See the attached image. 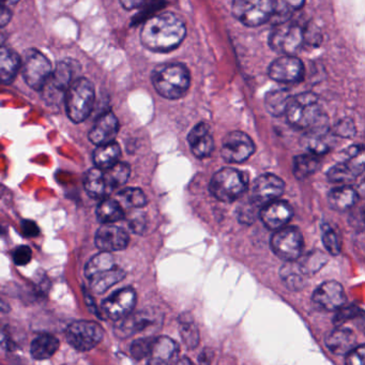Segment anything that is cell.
<instances>
[{
  "label": "cell",
  "instance_id": "obj_17",
  "mask_svg": "<svg viewBox=\"0 0 365 365\" xmlns=\"http://www.w3.org/2000/svg\"><path fill=\"white\" fill-rule=\"evenodd\" d=\"M312 300L324 311L334 312L346 304L345 290L335 281L324 282L314 292Z\"/></svg>",
  "mask_w": 365,
  "mask_h": 365
},
{
  "label": "cell",
  "instance_id": "obj_40",
  "mask_svg": "<svg viewBox=\"0 0 365 365\" xmlns=\"http://www.w3.org/2000/svg\"><path fill=\"white\" fill-rule=\"evenodd\" d=\"M350 320H356L359 324L365 327V313L361 311L356 305H344L341 309H337L336 315L334 316V324L337 327L343 326Z\"/></svg>",
  "mask_w": 365,
  "mask_h": 365
},
{
  "label": "cell",
  "instance_id": "obj_30",
  "mask_svg": "<svg viewBox=\"0 0 365 365\" xmlns=\"http://www.w3.org/2000/svg\"><path fill=\"white\" fill-rule=\"evenodd\" d=\"M120 155V147L117 143L112 142L101 145V146H98L93 153V163H95L96 168H100V170H108L118 163Z\"/></svg>",
  "mask_w": 365,
  "mask_h": 365
},
{
  "label": "cell",
  "instance_id": "obj_42",
  "mask_svg": "<svg viewBox=\"0 0 365 365\" xmlns=\"http://www.w3.org/2000/svg\"><path fill=\"white\" fill-rule=\"evenodd\" d=\"M322 238L324 247L331 255L336 256L341 253V240H339V235L336 234L333 228L329 225H322Z\"/></svg>",
  "mask_w": 365,
  "mask_h": 365
},
{
  "label": "cell",
  "instance_id": "obj_32",
  "mask_svg": "<svg viewBox=\"0 0 365 365\" xmlns=\"http://www.w3.org/2000/svg\"><path fill=\"white\" fill-rule=\"evenodd\" d=\"M292 98L286 89H277L267 93L264 98V106L269 114L279 117L286 114Z\"/></svg>",
  "mask_w": 365,
  "mask_h": 365
},
{
  "label": "cell",
  "instance_id": "obj_3",
  "mask_svg": "<svg viewBox=\"0 0 365 365\" xmlns=\"http://www.w3.org/2000/svg\"><path fill=\"white\" fill-rule=\"evenodd\" d=\"M153 87L161 97L175 100L182 98L191 84L189 70L182 63H165L153 70Z\"/></svg>",
  "mask_w": 365,
  "mask_h": 365
},
{
  "label": "cell",
  "instance_id": "obj_7",
  "mask_svg": "<svg viewBox=\"0 0 365 365\" xmlns=\"http://www.w3.org/2000/svg\"><path fill=\"white\" fill-rule=\"evenodd\" d=\"M365 170V146L354 145L344 151L343 161L335 164L328 172V180L333 183H347L356 180Z\"/></svg>",
  "mask_w": 365,
  "mask_h": 365
},
{
  "label": "cell",
  "instance_id": "obj_49",
  "mask_svg": "<svg viewBox=\"0 0 365 365\" xmlns=\"http://www.w3.org/2000/svg\"><path fill=\"white\" fill-rule=\"evenodd\" d=\"M322 38L319 31L315 26H307L304 29V41L309 46H318Z\"/></svg>",
  "mask_w": 365,
  "mask_h": 365
},
{
  "label": "cell",
  "instance_id": "obj_25",
  "mask_svg": "<svg viewBox=\"0 0 365 365\" xmlns=\"http://www.w3.org/2000/svg\"><path fill=\"white\" fill-rule=\"evenodd\" d=\"M22 59L18 53L4 46L0 51V78L4 84L14 82L19 70L22 67Z\"/></svg>",
  "mask_w": 365,
  "mask_h": 365
},
{
  "label": "cell",
  "instance_id": "obj_45",
  "mask_svg": "<svg viewBox=\"0 0 365 365\" xmlns=\"http://www.w3.org/2000/svg\"><path fill=\"white\" fill-rule=\"evenodd\" d=\"M258 209H260V207L254 204L251 200H249V202H245V204L241 205L239 207L238 212H237L239 222L243 224L253 223V222H255L256 217H257Z\"/></svg>",
  "mask_w": 365,
  "mask_h": 365
},
{
  "label": "cell",
  "instance_id": "obj_14",
  "mask_svg": "<svg viewBox=\"0 0 365 365\" xmlns=\"http://www.w3.org/2000/svg\"><path fill=\"white\" fill-rule=\"evenodd\" d=\"M285 190V182L279 177L273 174H264L254 181L250 200L262 208L269 202H274L281 197Z\"/></svg>",
  "mask_w": 365,
  "mask_h": 365
},
{
  "label": "cell",
  "instance_id": "obj_15",
  "mask_svg": "<svg viewBox=\"0 0 365 365\" xmlns=\"http://www.w3.org/2000/svg\"><path fill=\"white\" fill-rule=\"evenodd\" d=\"M268 74L274 82L296 84L304 76V66L294 55H284L271 63Z\"/></svg>",
  "mask_w": 365,
  "mask_h": 365
},
{
  "label": "cell",
  "instance_id": "obj_11",
  "mask_svg": "<svg viewBox=\"0 0 365 365\" xmlns=\"http://www.w3.org/2000/svg\"><path fill=\"white\" fill-rule=\"evenodd\" d=\"M68 343L78 351H88L99 345L103 339V329L97 322H73L68 327L65 332Z\"/></svg>",
  "mask_w": 365,
  "mask_h": 365
},
{
  "label": "cell",
  "instance_id": "obj_16",
  "mask_svg": "<svg viewBox=\"0 0 365 365\" xmlns=\"http://www.w3.org/2000/svg\"><path fill=\"white\" fill-rule=\"evenodd\" d=\"M136 304V292L133 288L117 290L102 302V311L108 319H123L132 313Z\"/></svg>",
  "mask_w": 365,
  "mask_h": 365
},
{
  "label": "cell",
  "instance_id": "obj_37",
  "mask_svg": "<svg viewBox=\"0 0 365 365\" xmlns=\"http://www.w3.org/2000/svg\"><path fill=\"white\" fill-rule=\"evenodd\" d=\"M319 155H301L294 158V175L296 178L302 179L313 175L318 170L320 165Z\"/></svg>",
  "mask_w": 365,
  "mask_h": 365
},
{
  "label": "cell",
  "instance_id": "obj_43",
  "mask_svg": "<svg viewBox=\"0 0 365 365\" xmlns=\"http://www.w3.org/2000/svg\"><path fill=\"white\" fill-rule=\"evenodd\" d=\"M327 262V257L324 255L322 252H312V253L307 254L302 262H299L302 267L303 271L305 274H313V273L317 272L320 268H322L324 264Z\"/></svg>",
  "mask_w": 365,
  "mask_h": 365
},
{
  "label": "cell",
  "instance_id": "obj_18",
  "mask_svg": "<svg viewBox=\"0 0 365 365\" xmlns=\"http://www.w3.org/2000/svg\"><path fill=\"white\" fill-rule=\"evenodd\" d=\"M157 322L153 312L140 311L135 314H130L123 319L117 320L115 324V334L120 339H127L136 333L146 330Z\"/></svg>",
  "mask_w": 365,
  "mask_h": 365
},
{
  "label": "cell",
  "instance_id": "obj_46",
  "mask_svg": "<svg viewBox=\"0 0 365 365\" xmlns=\"http://www.w3.org/2000/svg\"><path fill=\"white\" fill-rule=\"evenodd\" d=\"M332 132L335 136H339V138H351L356 135V125L351 119L344 118L334 125Z\"/></svg>",
  "mask_w": 365,
  "mask_h": 365
},
{
  "label": "cell",
  "instance_id": "obj_9",
  "mask_svg": "<svg viewBox=\"0 0 365 365\" xmlns=\"http://www.w3.org/2000/svg\"><path fill=\"white\" fill-rule=\"evenodd\" d=\"M304 43V29L289 21L275 25L269 37L270 48L284 55L296 54Z\"/></svg>",
  "mask_w": 365,
  "mask_h": 365
},
{
  "label": "cell",
  "instance_id": "obj_27",
  "mask_svg": "<svg viewBox=\"0 0 365 365\" xmlns=\"http://www.w3.org/2000/svg\"><path fill=\"white\" fill-rule=\"evenodd\" d=\"M334 133L329 127L307 132V148L314 155H322L328 153L334 142Z\"/></svg>",
  "mask_w": 365,
  "mask_h": 365
},
{
  "label": "cell",
  "instance_id": "obj_41",
  "mask_svg": "<svg viewBox=\"0 0 365 365\" xmlns=\"http://www.w3.org/2000/svg\"><path fill=\"white\" fill-rule=\"evenodd\" d=\"M119 197L127 206L132 208H142L147 205V198L144 192L136 187H128L119 193Z\"/></svg>",
  "mask_w": 365,
  "mask_h": 365
},
{
  "label": "cell",
  "instance_id": "obj_13",
  "mask_svg": "<svg viewBox=\"0 0 365 365\" xmlns=\"http://www.w3.org/2000/svg\"><path fill=\"white\" fill-rule=\"evenodd\" d=\"M254 151L255 145L245 132H230L222 144V157L228 163H242L253 155Z\"/></svg>",
  "mask_w": 365,
  "mask_h": 365
},
{
  "label": "cell",
  "instance_id": "obj_38",
  "mask_svg": "<svg viewBox=\"0 0 365 365\" xmlns=\"http://www.w3.org/2000/svg\"><path fill=\"white\" fill-rule=\"evenodd\" d=\"M130 166L125 163H117L113 168L104 170L106 175V182L112 191L115 189H118L121 185H125L127 183L128 179L130 177Z\"/></svg>",
  "mask_w": 365,
  "mask_h": 365
},
{
  "label": "cell",
  "instance_id": "obj_4",
  "mask_svg": "<svg viewBox=\"0 0 365 365\" xmlns=\"http://www.w3.org/2000/svg\"><path fill=\"white\" fill-rule=\"evenodd\" d=\"M95 87L88 78L74 81L66 96V110L73 123H81L88 118L95 104Z\"/></svg>",
  "mask_w": 365,
  "mask_h": 365
},
{
  "label": "cell",
  "instance_id": "obj_21",
  "mask_svg": "<svg viewBox=\"0 0 365 365\" xmlns=\"http://www.w3.org/2000/svg\"><path fill=\"white\" fill-rule=\"evenodd\" d=\"M119 131V123L112 112L100 116L89 132V140L97 146L114 142Z\"/></svg>",
  "mask_w": 365,
  "mask_h": 365
},
{
  "label": "cell",
  "instance_id": "obj_53",
  "mask_svg": "<svg viewBox=\"0 0 365 365\" xmlns=\"http://www.w3.org/2000/svg\"><path fill=\"white\" fill-rule=\"evenodd\" d=\"M359 197L364 198L365 200V178L363 179L362 182L359 185L358 190Z\"/></svg>",
  "mask_w": 365,
  "mask_h": 365
},
{
  "label": "cell",
  "instance_id": "obj_8",
  "mask_svg": "<svg viewBox=\"0 0 365 365\" xmlns=\"http://www.w3.org/2000/svg\"><path fill=\"white\" fill-rule=\"evenodd\" d=\"M275 0H232L235 18L247 27H257L270 22Z\"/></svg>",
  "mask_w": 365,
  "mask_h": 365
},
{
  "label": "cell",
  "instance_id": "obj_36",
  "mask_svg": "<svg viewBox=\"0 0 365 365\" xmlns=\"http://www.w3.org/2000/svg\"><path fill=\"white\" fill-rule=\"evenodd\" d=\"M125 211L120 205L110 198H103L97 208V217L100 223L110 224L125 219Z\"/></svg>",
  "mask_w": 365,
  "mask_h": 365
},
{
  "label": "cell",
  "instance_id": "obj_29",
  "mask_svg": "<svg viewBox=\"0 0 365 365\" xmlns=\"http://www.w3.org/2000/svg\"><path fill=\"white\" fill-rule=\"evenodd\" d=\"M59 348V341L54 335L44 333L34 339L31 346V356L36 360L52 358Z\"/></svg>",
  "mask_w": 365,
  "mask_h": 365
},
{
  "label": "cell",
  "instance_id": "obj_50",
  "mask_svg": "<svg viewBox=\"0 0 365 365\" xmlns=\"http://www.w3.org/2000/svg\"><path fill=\"white\" fill-rule=\"evenodd\" d=\"M22 230L23 234L25 236L29 237V238L37 237L40 234V230L37 224L34 221H31V220H24L22 222Z\"/></svg>",
  "mask_w": 365,
  "mask_h": 365
},
{
  "label": "cell",
  "instance_id": "obj_5",
  "mask_svg": "<svg viewBox=\"0 0 365 365\" xmlns=\"http://www.w3.org/2000/svg\"><path fill=\"white\" fill-rule=\"evenodd\" d=\"M247 177L235 168H222L213 175L209 190L217 200L232 202L240 198L247 189Z\"/></svg>",
  "mask_w": 365,
  "mask_h": 365
},
{
  "label": "cell",
  "instance_id": "obj_23",
  "mask_svg": "<svg viewBox=\"0 0 365 365\" xmlns=\"http://www.w3.org/2000/svg\"><path fill=\"white\" fill-rule=\"evenodd\" d=\"M324 341L332 354L346 356L350 350L356 347V336L354 331L339 326L327 334Z\"/></svg>",
  "mask_w": 365,
  "mask_h": 365
},
{
  "label": "cell",
  "instance_id": "obj_44",
  "mask_svg": "<svg viewBox=\"0 0 365 365\" xmlns=\"http://www.w3.org/2000/svg\"><path fill=\"white\" fill-rule=\"evenodd\" d=\"M153 339L155 337H146V339H140L132 343L130 351L132 356L135 360H143V359H148L153 349Z\"/></svg>",
  "mask_w": 365,
  "mask_h": 365
},
{
  "label": "cell",
  "instance_id": "obj_35",
  "mask_svg": "<svg viewBox=\"0 0 365 365\" xmlns=\"http://www.w3.org/2000/svg\"><path fill=\"white\" fill-rule=\"evenodd\" d=\"M115 264L114 256L110 252L102 251L98 255L93 256L85 267V275L87 279H91L110 269L114 268Z\"/></svg>",
  "mask_w": 365,
  "mask_h": 365
},
{
  "label": "cell",
  "instance_id": "obj_10",
  "mask_svg": "<svg viewBox=\"0 0 365 365\" xmlns=\"http://www.w3.org/2000/svg\"><path fill=\"white\" fill-rule=\"evenodd\" d=\"M271 249L275 255L285 262H296L304 247L302 232L294 226L277 230L271 238Z\"/></svg>",
  "mask_w": 365,
  "mask_h": 365
},
{
  "label": "cell",
  "instance_id": "obj_47",
  "mask_svg": "<svg viewBox=\"0 0 365 365\" xmlns=\"http://www.w3.org/2000/svg\"><path fill=\"white\" fill-rule=\"evenodd\" d=\"M12 257H14V264H18V266H25L33 258V251L27 245H21V247L14 250Z\"/></svg>",
  "mask_w": 365,
  "mask_h": 365
},
{
  "label": "cell",
  "instance_id": "obj_33",
  "mask_svg": "<svg viewBox=\"0 0 365 365\" xmlns=\"http://www.w3.org/2000/svg\"><path fill=\"white\" fill-rule=\"evenodd\" d=\"M125 277V271L120 267L115 266L114 268L89 279V282H91V288L96 294H103L108 288L123 281Z\"/></svg>",
  "mask_w": 365,
  "mask_h": 365
},
{
  "label": "cell",
  "instance_id": "obj_12",
  "mask_svg": "<svg viewBox=\"0 0 365 365\" xmlns=\"http://www.w3.org/2000/svg\"><path fill=\"white\" fill-rule=\"evenodd\" d=\"M22 72L27 85L36 91H41L52 76L53 70L50 61L41 52L29 50L25 52Z\"/></svg>",
  "mask_w": 365,
  "mask_h": 365
},
{
  "label": "cell",
  "instance_id": "obj_19",
  "mask_svg": "<svg viewBox=\"0 0 365 365\" xmlns=\"http://www.w3.org/2000/svg\"><path fill=\"white\" fill-rule=\"evenodd\" d=\"M294 215L292 207L284 200H274L260 209L259 217L269 230H277L285 227Z\"/></svg>",
  "mask_w": 365,
  "mask_h": 365
},
{
  "label": "cell",
  "instance_id": "obj_6",
  "mask_svg": "<svg viewBox=\"0 0 365 365\" xmlns=\"http://www.w3.org/2000/svg\"><path fill=\"white\" fill-rule=\"evenodd\" d=\"M78 63L72 61H63L53 70L52 76L42 88L43 100L51 106H58L66 100L68 91L76 76Z\"/></svg>",
  "mask_w": 365,
  "mask_h": 365
},
{
  "label": "cell",
  "instance_id": "obj_2",
  "mask_svg": "<svg viewBox=\"0 0 365 365\" xmlns=\"http://www.w3.org/2000/svg\"><path fill=\"white\" fill-rule=\"evenodd\" d=\"M286 117L290 125L305 132L328 127V117L322 110L317 96L312 93L292 98Z\"/></svg>",
  "mask_w": 365,
  "mask_h": 365
},
{
  "label": "cell",
  "instance_id": "obj_39",
  "mask_svg": "<svg viewBox=\"0 0 365 365\" xmlns=\"http://www.w3.org/2000/svg\"><path fill=\"white\" fill-rule=\"evenodd\" d=\"M179 324H180V333L183 343L190 349H194L200 343V332H198L197 327L195 326L190 315H183Z\"/></svg>",
  "mask_w": 365,
  "mask_h": 365
},
{
  "label": "cell",
  "instance_id": "obj_48",
  "mask_svg": "<svg viewBox=\"0 0 365 365\" xmlns=\"http://www.w3.org/2000/svg\"><path fill=\"white\" fill-rule=\"evenodd\" d=\"M345 356L346 364L365 365V345L356 346Z\"/></svg>",
  "mask_w": 365,
  "mask_h": 365
},
{
  "label": "cell",
  "instance_id": "obj_54",
  "mask_svg": "<svg viewBox=\"0 0 365 365\" xmlns=\"http://www.w3.org/2000/svg\"><path fill=\"white\" fill-rule=\"evenodd\" d=\"M4 4H7V5H14V4L19 3L20 0H3Z\"/></svg>",
  "mask_w": 365,
  "mask_h": 365
},
{
  "label": "cell",
  "instance_id": "obj_1",
  "mask_svg": "<svg viewBox=\"0 0 365 365\" xmlns=\"http://www.w3.org/2000/svg\"><path fill=\"white\" fill-rule=\"evenodd\" d=\"M187 29L176 14L165 12L148 19L140 31L143 46L153 52L168 53L180 46Z\"/></svg>",
  "mask_w": 365,
  "mask_h": 365
},
{
  "label": "cell",
  "instance_id": "obj_31",
  "mask_svg": "<svg viewBox=\"0 0 365 365\" xmlns=\"http://www.w3.org/2000/svg\"><path fill=\"white\" fill-rule=\"evenodd\" d=\"M305 272L299 262H286L279 271V277L290 290H300L304 287Z\"/></svg>",
  "mask_w": 365,
  "mask_h": 365
},
{
  "label": "cell",
  "instance_id": "obj_20",
  "mask_svg": "<svg viewBox=\"0 0 365 365\" xmlns=\"http://www.w3.org/2000/svg\"><path fill=\"white\" fill-rule=\"evenodd\" d=\"M129 235L123 228L104 224L96 234L95 242L98 249L106 252L123 251L129 245Z\"/></svg>",
  "mask_w": 365,
  "mask_h": 365
},
{
  "label": "cell",
  "instance_id": "obj_51",
  "mask_svg": "<svg viewBox=\"0 0 365 365\" xmlns=\"http://www.w3.org/2000/svg\"><path fill=\"white\" fill-rule=\"evenodd\" d=\"M125 9L133 10L140 8L146 0H119Z\"/></svg>",
  "mask_w": 365,
  "mask_h": 365
},
{
  "label": "cell",
  "instance_id": "obj_34",
  "mask_svg": "<svg viewBox=\"0 0 365 365\" xmlns=\"http://www.w3.org/2000/svg\"><path fill=\"white\" fill-rule=\"evenodd\" d=\"M304 4L305 0H275L274 12L271 22L274 26L288 22L292 14L300 10Z\"/></svg>",
  "mask_w": 365,
  "mask_h": 365
},
{
  "label": "cell",
  "instance_id": "obj_26",
  "mask_svg": "<svg viewBox=\"0 0 365 365\" xmlns=\"http://www.w3.org/2000/svg\"><path fill=\"white\" fill-rule=\"evenodd\" d=\"M84 187L87 193L93 198H106L112 190L108 187L106 182L104 170L100 168H91L85 175Z\"/></svg>",
  "mask_w": 365,
  "mask_h": 365
},
{
  "label": "cell",
  "instance_id": "obj_28",
  "mask_svg": "<svg viewBox=\"0 0 365 365\" xmlns=\"http://www.w3.org/2000/svg\"><path fill=\"white\" fill-rule=\"evenodd\" d=\"M359 194L354 187L343 185L332 190L328 195L329 206L335 211H347L358 202Z\"/></svg>",
  "mask_w": 365,
  "mask_h": 365
},
{
  "label": "cell",
  "instance_id": "obj_22",
  "mask_svg": "<svg viewBox=\"0 0 365 365\" xmlns=\"http://www.w3.org/2000/svg\"><path fill=\"white\" fill-rule=\"evenodd\" d=\"M187 142L191 147L192 153L198 159L208 158L215 148L210 128L205 123H198L191 130L187 136Z\"/></svg>",
  "mask_w": 365,
  "mask_h": 365
},
{
  "label": "cell",
  "instance_id": "obj_52",
  "mask_svg": "<svg viewBox=\"0 0 365 365\" xmlns=\"http://www.w3.org/2000/svg\"><path fill=\"white\" fill-rule=\"evenodd\" d=\"M11 16L12 14L10 10L6 6H4L3 9H1V14H0V24H1V27H5L10 22Z\"/></svg>",
  "mask_w": 365,
  "mask_h": 365
},
{
  "label": "cell",
  "instance_id": "obj_24",
  "mask_svg": "<svg viewBox=\"0 0 365 365\" xmlns=\"http://www.w3.org/2000/svg\"><path fill=\"white\" fill-rule=\"evenodd\" d=\"M179 348L176 341L168 336L155 337L150 356L147 359L149 364H164L172 362L178 354Z\"/></svg>",
  "mask_w": 365,
  "mask_h": 365
}]
</instances>
